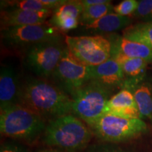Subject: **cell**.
Here are the masks:
<instances>
[{"instance_id": "cell-1", "label": "cell", "mask_w": 152, "mask_h": 152, "mask_svg": "<svg viewBox=\"0 0 152 152\" xmlns=\"http://www.w3.org/2000/svg\"><path fill=\"white\" fill-rule=\"evenodd\" d=\"M19 104L43 118L54 119L72 114L71 96L54 83L44 79H29L22 85Z\"/></svg>"}, {"instance_id": "cell-2", "label": "cell", "mask_w": 152, "mask_h": 152, "mask_svg": "<svg viewBox=\"0 0 152 152\" xmlns=\"http://www.w3.org/2000/svg\"><path fill=\"white\" fill-rule=\"evenodd\" d=\"M92 132L80 119L73 114L52 119L45 130L44 141L51 147L75 152L86 147Z\"/></svg>"}, {"instance_id": "cell-3", "label": "cell", "mask_w": 152, "mask_h": 152, "mask_svg": "<svg viewBox=\"0 0 152 152\" xmlns=\"http://www.w3.org/2000/svg\"><path fill=\"white\" fill-rule=\"evenodd\" d=\"M45 128L42 117L20 104L0 110V131L4 136L32 141Z\"/></svg>"}, {"instance_id": "cell-4", "label": "cell", "mask_w": 152, "mask_h": 152, "mask_svg": "<svg viewBox=\"0 0 152 152\" xmlns=\"http://www.w3.org/2000/svg\"><path fill=\"white\" fill-rule=\"evenodd\" d=\"M113 91L97 82L90 81L71 96L72 114L92 126L104 115Z\"/></svg>"}, {"instance_id": "cell-5", "label": "cell", "mask_w": 152, "mask_h": 152, "mask_svg": "<svg viewBox=\"0 0 152 152\" xmlns=\"http://www.w3.org/2000/svg\"><path fill=\"white\" fill-rule=\"evenodd\" d=\"M96 137L107 142H123L147 132V125L140 118H125L104 114L90 127Z\"/></svg>"}, {"instance_id": "cell-6", "label": "cell", "mask_w": 152, "mask_h": 152, "mask_svg": "<svg viewBox=\"0 0 152 152\" xmlns=\"http://www.w3.org/2000/svg\"><path fill=\"white\" fill-rule=\"evenodd\" d=\"M62 42H46L24 49V65L39 78H50L66 49V44Z\"/></svg>"}, {"instance_id": "cell-7", "label": "cell", "mask_w": 152, "mask_h": 152, "mask_svg": "<svg viewBox=\"0 0 152 152\" xmlns=\"http://www.w3.org/2000/svg\"><path fill=\"white\" fill-rule=\"evenodd\" d=\"M64 42L76 59L88 66L100 65L111 57V42L104 36H66Z\"/></svg>"}, {"instance_id": "cell-8", "label": "cell", "mask_w": 152, "mask_h": 152, "mask_svg": "<svg viewBox=\"0 0 152 152\" xmlns=\"http://www.w3.org/2000/svg\"><path fill=\"white\" fill-rule=\"evenodd\" d=\"M1 37L4 45L8 48L23 50L46 42L62 40L61 32L49 23L3 28Z\"/></svg>"}, {"instance_id": "cell-9", "label": "cell", "mask_w": 152, "mask_h": 152, "mask_svg": "<svg viewBox=\"0 0 152 152\" xmlns=\"http://www.w3.org/2000/svg\"><path fill=\"white\" fill-rule=\"evenodd\" d=\"M52 78L54 85L71 96L91 81L90 66L76 59L66 47Z\"/></svg>"}, {"instance_id": "cell-10", "label": "cell", "mask_w": 152, "mask_h": 152, "mask_svg": "<svg viewBox=\"0 0 152 152\" xmlns=\"http://www.w3.org/2000/svg\"><path fill=\"white\" fill-rule=\"evenodd\" d=\"M21 86L15 68L1 65L0 69V110L20 104Z\"/></svg>"}, {"instance_id": "cell-11", "label": "cell", "mask_w": 152, "mask_h": 152, "mask_svg": "<svg viewBox=\"0 0 152 152\" xmlns=\"http://www.w3.org/2000/svg\"><path fill=\"white\" fill-rule=\"evenodd\" d=\"M83 9L84 7L81 1H67L53 11L48 23L61 33L75 29L80 25Z\"/></svg>"}, {"instance_id": "cell-12", "label": "cell", "mask_w": 152, "mask_h": 152, "mask_svg": "<svg viewBox=\"0 0 152 152\" xmlns=\"http://www.w3.org/2000/svg\"><path fill=\"white\" fill-rule=\"evenodd\" d=\"M91 80L100 83L108 88L122 89L125 82V75L118 61L111 56L103 64L90 66Z\"/></svg>"}, {"instance_id": "cell-13", "label": "cell", "mask_w": 152, "mask_h": 152, "mask_svg": "<svg viewBox=\"0 0 152 152\" xmlns=\"http://www.w3.org/2000/svg\"><path fill=\"white\" fill-rule=\"evenodd\" d=\"M53 11H35L23 9H6L1 12V29L17 26L44 24Z\"/></svg>"}, {"instance_id": "cell-14", "label": "cell", "mask_w": 152, "mask_h": 152, "mask_svg": "<svg viewBox=\"0 0 152 152\" xmlns=\"http://www.w3.org/2000/svg\"><path fill=\"white\" fill-rule=\"evenodd\" d=\"M104 114L125 118H140L134 96L127 89H121L110 98L106 105Z\"/></svg>"}, {"instance_id": "cell-15", "label": "cell", "mask_w": 152, "mask_h": 152, "mask_svg": "<svg viewBox=\"0 0 152 152\" xmlns=\"http://www.w3.org/2000/svg\"><path fill=\"white\" fill-rule=\"evenodd\" d=\"M108 38L112 45L111 55L121 54L128 58H141L148 63L152 62V49L147 45L115 34Z\"/></svg>"}, {"instance_id": "cell-16", "label": "cell", "mask_w": 152, "mask_h": 152, "mask_svg": "<svg viewBox=\"0 0 152 152\" xmlns=\"http://www.w3.org/2000/svg\"><path fill=\"white\" fill-rule=\"evenodd\" d=\"M122 89H127L132 93L140 112V119L152 121V85L149 82L142 80L124 83Z\"/></svg>"}, {"instance_id": "cell-17", "label": "cell", "mask_w": 152, "mask_h": 152, "mask_svg": "<svg viewBox=\"0 0 152 152\" xmlns=\"http://www.w3.org/2000/svg\"><path fill=\"white\" fill-rule=\"evenodd\" d=\"M131 22L132 20L130 17L120 16L112 12L85 26V28L96 33H114L120 30H125L130 26Z\"/></svg>"}, {"instance_id": "cell-18", "label": "cell", "mask_w": 152, "mask_h": 152, "mask_svg": "<svg viewBox=\"0 0 152 152\" xmlns=\"http://www.w3.org/2000/svg\"><path fill=\"white\" fill-rule=\"evenodd\" d=\"M121 65L125 75V82L140 81L144 79L148 63L141 58H128L121 54H112Z\"/></svg>"}, {"instance_id": "cell-19", "label": "cell", "mask_w": 152, "mask_h": 152, "mask_svg": "<svg viewBox=\"0 0 152 152\" xmlns=\"http://www.w3.org/2000/svg\"><path fill=\"white\" fill-rule=\"evenodd\" d=\"M123 37L144 44L152 49V21L130 26L124 30Z\"/></svg>"}, {"instance_id": "cell-20", "label": "cell", "mask_w": 152, "mask_h": 152, "mask_svg": "<svg viewBox=\"0 0 152 152\" xmlns=\"http://www.w3.org/2000/svg\"><path fill=\"white\" fill-rule=\"evenodd\" d=\"M113 7L111 1H110L84 8L80 19V25L87 26L93 23L106 14L113 12Z\"/></svg>"}, {"instance_id": "cell-21", "label": "cell", "mask_w": 152, "mask_h": 152, "mask_svg": "<svg viewBox=\"0 0 152 152\" xmlns=\"http://www.w3.org/2000/svg\"><path fill=\"white\" fill-rule=\"evenodd\" d=\"M1 10L6 9H23L35 11H48L41 3L40 0H18V1H1ZM51 11V10H50Z\"/></svg>"}, {"instance_id": "cell-22", "label": "cell", "mask_w": 152, "mask_h": 152, "mask_svg": "<svg viewBox=\"0 0 152 152\" xmlns=\"http://www.w3.org/2000/svg\"><path fill=\"white\" fill-rule=\"evenodd\" d=\"M133 15L144 22L152 21V0L139 1L137 9Z\"/></svg>"}, {"instance_id": "cell-23", "label": "cell", "mask_w": 152, "mask_h": 152, "mask_svg": "<svg viewBox=\"0 0 152 152\" xmlns=\"http://www.w3.org/2000/svg\"><path fill=\"white\" fill-rule=\"evenodd\" d=\"M139 5V1L137 0H124L113 7L114 13L122 16L129 17L134 14Z\"/></svg>"}, {"instance_id": "cell-24", "label": "cell", "mask_w": 152, "mask_h": 152, "mask_svg": "<svg viewBox=\"0 0 152 152\" xmlns=\"http://www.w3.org/2000/svg\"><path fill=\"white\" fill-rule=\"evenodd\" d=\"M0 152H27L23 147L14 142H6L1 146Z\"/></svg>"}, {"instance_id": "cell-25", "label": "cell", "mask_w": 152, "mask_h": 152, "mask_svg": "<svg viewBox=\"0 0 152 152\" xmlns=\"http://www.w3.org/2000/svg\"><path fill=\"white\" fill-rule=\"evenodd\" d=\"M40 1L47 9L54 11L61 6L64 4L67 1L66 0H40Z\"/></svg>"}, {"instance_id": "cell-26", "label": "cell", "mask_w": 152, "mask_h": 152, "mask_svg": "<svg viewBox=\"0 0 152 152\" xmlns=\"http://www.w3.org/2000/svg\"><path fill=\"white\" fill-rule=\"evenodd\" d=\"M90 152H127L123 151L121 149L111 147V146H102V147H98L94 148L90 151Z\"/></svg>"}, {"instance_id": "cell-27", "label": "cell", "mask_w": 152, "mask_h": 152, "mask_svg": "<svg viewBox=\"0 0 152 152\" xmlns=\"http://www.w3.org/2000/svg\"><path fill=\"white\" fill-rule=\"evenodd\" d=\"M81 1L83 7H84V8H86V7H92V6L109 3L111 1H109V0H83V1Z\"/></svg>"}, {"instance_id": "cell-28", "label": "cell", "mask_w": 152, "mask_h": 152, "mask_svg": "<svg viewBox=\"0 0 152 152\" xmlns=\"http://www.w3.org/2000/svg\"><path fill=\"white\" fill-rule=\"evenodd\" d=\"M41 152H59V151H53V150H46V151H43Z\"/></svg>"}]
</instances>
